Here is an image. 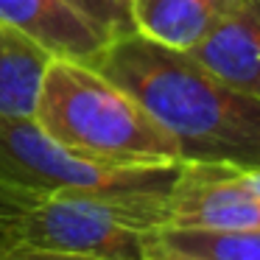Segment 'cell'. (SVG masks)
I'll return each mask as SVG.
<instances>
[{"instance_id": "7c38bea8", "label": "cell", "mask_w": 260, "mask_h": 260, "mask_svg": "<svg viewBox=\"0 0 260 260\" xmlns=\"http://www.w3.org/2000/svg\"><path fill=\"white\" fill-rule=\"evenodd\" d=\"M0 260H101L79 252H62V249L34 246V243H12L0 241Z\"/></svg>"}, {"instance_id": "9c48e42d", "label": "cell", "mask_w": 260, "mask_h": 260, "mask_svg": "<svg viewBox=\"0 0 260 260\" xmlns=\"http://www.w3.org/2000/svg\"><path fill=\"white\" fill-rule=\"evenodd\" d=\"M48 62L42 45L0 23V118H34Z\"/></svg>"}, {"instance_id": "5bb4252c", "label": "cell", "mask_w": 260, "mask_h": 260, "mask_svg": "<svg viewBox=\"0 0 260 260\" xmlns=\"http://www.w3.org/2000/svg\"><path fill=\"white\" fill-rule=\"evenodd\" d=\"M241 176L249 187H254V190L260 193V171H241Z\"/></svg>"}, {"instance_id": "9a60e30c", "label": "cell", "mask_w": 260, "mask_h": 260, "mask_svg": "<svg viewBox=\"0 0 260 260\" xmlns=\"http://www.w3.org/2000/svg\"><path fill=\"white\" fill-rule=\"evenodd\" d=\"M6 202H23V199H17L14 193H9L6 187H0V207H3Z\"/></svg>"}, {"instance_id": "8fae6325", "label": "cell", "mask_w": 260, "mask_h": 260, "mask_svg": "<svg viewBox=\"0 0 260 260\" xmlns=\"http://www.w3.org/2000/svg\"><path fill=\"white\" fill-rule=\"evenodd\" d=\"M68 3L73 9H79L84 17H90L109 37L135 31L132 14H129V0H68Z\"/></svg>"}, {"instance_id": "ba28073f", "label": "cell", "mask_w": 260, "mask_h": 260, "mask_svg": "<svg viewBox=\"0 0 260 260\" xmlns=\"http://www.w3.org/2000/svg\"><path fill=\"white\" fill-rule=\"evenodd\" d=\"M243 0H129L135 31L168 45L190 51L221 20H226Z\"/></svg>"}, {"instance_id": "3957f363", "label": "cell", "mask_w": 260, "mask_h": 260, "mask_svg": "<svg viewBox=\"0 0 260 260\" xmlns=\"http://www.w3.org/2000/svg\"><path fill=\"white\" fill-rule=\"evenodd\" d=\"M165 226V196L151 193H48L0 207V241L101 260H140L143 235Z\"/></svg>"}, {"instance_id": "2e32d148", "label": "cell", "mask_w": 260, "mask_h": 260, "mask_svg": "<svg viewBox=\"0 0 260 260\" xmlns=\"http://www.w3.org/2000/svg\"><path fill=\"white\" fill-rule=\"evenodd\" d=\"M0 187H6V185H3V182H0ZM6 190H9V187H6ZM9 193H12V190H9ZM20 199V196H17ZM23 202H25V199H23Z\"/></svg>"}, {"instance_id": "5b68a950", "label": "cell", "mask_w": 260, "mask_h": 260, "mask_svg": "<svg viewBox=\"0 0 260 260\" xmlns=\"http://www.w3.org/2000/svg\"><path fill=\"white\" fill-rule=\"evenodd\" d=\"M165 210L174 230H260V193L230 165L182 162Z\"/></svg>"}, {"instance_id": "6da1fadb", "label": "cell", "mask_w": 260, "mask_h": 260, "mask_svg": "<svg viewBox=\"0 0 260 260\" xmlns=\"http://www.w3.org/2000/svg\"><path fill=\"white\" fill-rule=\"evenodd\" d=\"M90 64L174 137L182 162L260 171V98L221 81L187 51L126 31Z\"/></svg>"}, {"instance_id": "30bf717a", "label": "cell", "mask_w": 260, "mask_h": 260, "mask_svg": "<svg viewBox=\"0 0 260 260\" xmlns=\"http://www.w3.org/2000/svg\"><path fill=\"white\" fill-rule=\"evenodd\" d=\"M168 246L196 260H260V230L215 232V230H159Z\"/></svg>"}, {"instance_id": "277c9868", "label": "cell", "mask_w": 260, "mask_h": 260, "mask_svg": "<svg viewBox=\"0 0 260 260\" xmlns=\"http://www.w3.org/2000/svg\"><path fill=\"white\" fill-rule=\"evenodd\" d=\"M182 162L109 165L59 146L34 118H0V182L20 199L48 193H151L168 196Z\"/></svg>"}, {"instance_id": "8992f818", "label": "cell", "mask_w": 260, "mask_h": 260, "mask_svg": "<svg viewBox=\"0 0 260 260\" xmlns=\"http://www.w3.org/2000/svg\"><path fill=\"white\" fill-rule=\"evenodd\" d=\"M0 23L23 31L51 56L87 64L112 40L68 0H0Z\"/></svg>"}, {"instance_id": "7a4b0ae2", "label": "cell", "mask_w": 260, "mask_h": 260, "mask_svg": "<svg viewBox=\"0 0 260 260\" xmlns=\"http://www.w3.org/2000/svg\"><path fill=\"white\" fill-rule=\"evenodd\" d=\"M34 123L51 140L109 165L182 162L174 137L92 64L51 56Z\"/></svg>"}, {"instance_id": "4fadbf2b", "label": "cell", "mask_w": 260, "mask_h": 260, "mask_svg": "<svg viewBox=\"0 0 260 260\" xmlns=\"http://www.w3.org/2000/svg\"><path fill=\"white\" fill-rule=\"evenodd\" d=\"M140 260H196V257H190V254L168 246V243L159 238V232H148V235H143Z\"/></svg>"}, {"instance_id": "52a82bcc", "label": "cell", "mask_w": 260, "mask_h": 260, "mask_svg": "<svg viewBox=\"0 0 260 260\" xmlns=\"http://www.w3.org/2000/svg\"><path fill=\"white\" fill-rule=\"evenodd\" d=\"M187 53L230 87L260 98V0H243Z\"/></svg>"}]
</instances>
